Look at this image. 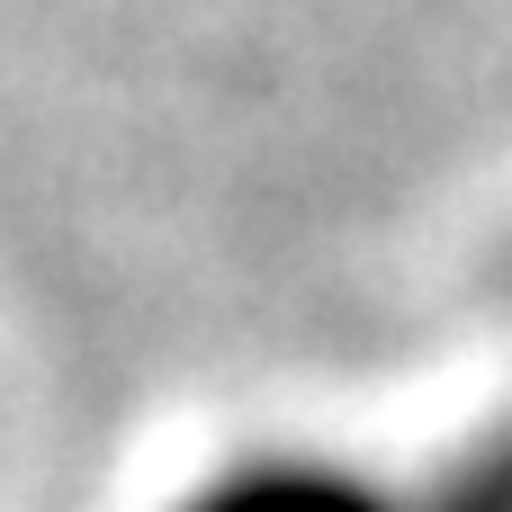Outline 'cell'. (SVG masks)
Masks as SVG:
<instances>
[{
  "instance_id": "1",
  "label": "cell",
  "mask_w": 512,
  "mask_h": 512,
  "mask_svg": "<svg viewBox=\"0 0 512 512\" xmlns=\"http://www.w3.org/2000/svg\"><path fill=\"white\" fill-rule=\"evenodd\" d=\"M180 512H378V495L342 468H306V459H270V468H243L207 495H189Z\"/></svg>"
}]
</instances>
